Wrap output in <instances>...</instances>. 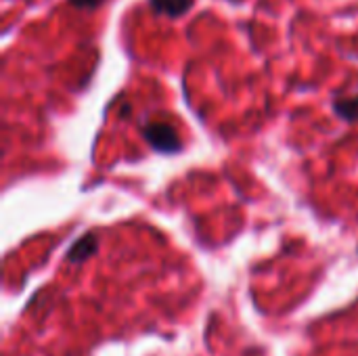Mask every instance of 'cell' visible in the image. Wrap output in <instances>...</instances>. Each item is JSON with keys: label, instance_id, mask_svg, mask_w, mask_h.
<instances>
[{"label": "cell", "instance_id": "obj_1", "mask_svg": "<svg viewBox=\"0 0 358 356\" xmlns=\"http://www.w3.org/2000/svg\"><path fill=\"white\" fill-rule=\"evenodd\" d=\"M143 136H145V141L153 149H157L162 153H176L182 147L176 130L170 124H166V122H151V124H147L143 128Z\"/></svg>", "mask_w": 358, "mask_h": 356}, {"label": "cell", "instance_id": "obj_5", "mask_svg": "<svg viewBox=\"0 0 358 356\" xmlns=\"http://www.w3.org/2000/svg\"><path fill=\"white\" fill-rule=\"evenodd\" d=\"M103 0H69L71 6H78V8H96Z\"/></svg>", "mask_w": 358, "mask_h": 356}, {"label": "cell", "instance_id": "obj_4", "mask_svg": "<svg viewBox=\"0 0 358 356\" xmlns=\"http://www.w3.org/2000/svg\"><path fill=\"white\" fill-rule=\"evenodd\" d=\"M334 109L342 120L355 122V120H358V97L357 99H346V101H336Z\"/></svg>", "mask_w": 358, "mask_h": 356}, {"label": "cell", "instance_id": "obj_3", "mask_svg": "<svg viewBox=\"0 0 358 356\" xmlns=\"http://www.w3.org/2000/svg\"><path fill=\"white\" fill-rule=\"evenodd\" d=\"M195 0H149L151 8L157 13V15H168L170 19H176L185 13L191 10Z\"/></svg>", "mask_w": 358, "mask_h": 356}, {"label": "cell", "instance_id": "obj_2", "mask_svg": "<svg viewBox=\"0 0 358 356\" xmlns=\"http://www.w3.org/2000/svg\"><path fill=\"white\" fill-rule=\"evenodd\" d=\"M96 248H99V241H96V237H94L92 233L82 235V237H80V239L69 248V252H67V260H69L71 264L86 262L90 256H94V254H96Z\"/></svg>", "mask_w": 358, "mask_h": 356}]
</instances>
